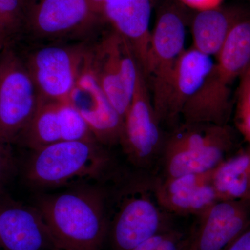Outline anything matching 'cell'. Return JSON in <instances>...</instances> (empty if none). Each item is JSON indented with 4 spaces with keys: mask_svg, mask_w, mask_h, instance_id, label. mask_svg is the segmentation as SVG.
Instances as JSON below:
<instances>
[{
    "mask_svg": "<svg viewBox=\"0 0 250 250\" xmlns=\"http://www.w3.org/2000/svg\"><path fill=\"white\" fill-rule=\"evenodd\" d=\"M111 156L97 141H60L33 151L26 179L40 188L87 185L102 178Z\"/></svg>",
    "mask_w": 250,
    "mask_h": 250,
    "instance_id": "cell-2",
    "label": "cell"
},
{
    "mask_svg": "<svg viewBox=\"0 0 250 250\" xmlns=\"http://www.w3.org/2000/svg\"><path fill=\"white\" fill-rule=\"evenodd\" d=\"M235 142L228 125L184 123L164 140L160 158L164 177L214 170L228 159Z\"/></svg>",
    "mask_w": 250,
    "mask_h": 250,
    "instance_id": "cell-3",
    "label": "cell"
},
{
    "mask_svg": "<svg viewBox=\"0 0 250 250\" xmlns=\"http://www.w3.org/2000/svg\"><path fill=\"white\" fill-rule=\"evenodd\" d=\"M190 250H194V248H193V249H192V248H190Z\"/></svg>",
    "mask_w": 250,
    "mask_h": 250,
    "instance_id": "cell-32",
    "label": "cell"
},
{
    "mask_svg": "<svg viewBox=\"0 0 250 250\" xmlns=\"http://www.w3.org/2000/svg\"><path fill=\"white\" fill-rule=\"evenodd\" d=\"M95 12L102 18L101 14L104 5L107 0H88Z\"/></svg>",
    "mask_w": 250,
    "mask_h": 250,
    "instance_id": "cell-27",
    "label": "cell"
},
{
    "mask_svg": "<svg viewBox=\"0 0 250 250\" xmlns=\"http://www.w3.org/2000/svg\"><path fill=\"white\" fill-rule=\"evenodd\" d=\"M213 63L212 57L192 47L184 51L171 78L161 123L175 124L187 104L200 89Z\"/></svg>",
    "mask_w": 250,
    "mask_h": 250,
    "instance_id": "cell-16",
    "label": "cell"
},
{
    "mask_svg": "<svg viewBox=\"0 0 250 250\" xmlns=\"http://www.w3.org/2000/svg\"><path fill=\"white\" fill-rule=\"evenodd\" d=\"M191 241V235L173 228L154 235L131 250H187Z\"/></svg>",
    "mask_w": 250,
    "mask_h": 250,
    "instance_id": "cell-22",
    "label": "cell"
},
{
    "mask_svg": "<svg viewBox=\"0 0 250 250\" xmlns=\"http://www.w3.org/2000/svg\"><path fill=\"white\" fill-rule=\"evenodd\" d=\"M199 218L191 234L195 250H226L250 225V204L220 200Z\"/></svg>",
    "mask_w": 250,
    "mask_h": 250,
    "instance_id": "cell-12",
    "label": "cell"
},
{
    "mask_svg": "<svg viewBox=\"0 0 250 250\" xmlns=\"http://www.w3.org/2000/svg\"><path fill=\"white\" fill-rule=\"evenodd\" d=\"M164 140L147 80L139 67L132 99L123 120L120 144L129 162L145 169L160 159Z\"/></svg>",
    "mask_w": 250,
    "mask_h": 250,
    "instance_id": "cell-8",
    "label": "cell"
},
{
    "mask_svg": "<svg viewBox=\"0 0 250 250\" xmlns=\"http://www.w3.org/2000/svg\"><path fill=\"white\" fill-rule=\"evenodd\" d=\"M62 141H96L78 111L67 100L59 102Z\"/></svg>",
    "mask_w": 250,
    "mask_h": 250,
    "instance_id": "cell-20",
    "label": "cell"
},
{
    "mask_svg": "<svg viewBox=\"0 0 250 250\" xmlns=\"http://www.w3.org/2000/svg\"><path fill=\"white\" fill-rule=\"evenodd\" d=\"M213 171L156 181L152 190L156 202L167 213L200 217L220 200Z\"/></svg>",
    "mask_w": 250,
    "mask_h": 250,
    "instance_id": "cell-11",
    "label": "cell"
},
{
    "mask_svg": "<svg viewBox=\"0 0 250 250\" xmlns=\"http://www.w3.org/2000/svg\"><path fill=\"white\" fill-rule=\"evenodd\" d=\"M122 194L111 225L114 250H131L154 235L172 228L169 214L159 205L152 187L135 185Z\"/></svg>",
    "mask_w": 250,
    "mask_h": 250,
    "instance_id": "cell-7",
    "label": "cell"
},
{
    "mask_svg": "<svg viewBox=\"0 0 250 250\" xmlns=\"http://www.w3.org/2000/svg\"><path fill=\"white\" fill-rule=\"evenodd\" d=\"M159 0H107L101 16L132 47L143 73L147 65L151 15Z\"/></svg>",
    "mask_w": 250,
    "mask_h": 250,
    "instance_id": "cell-14",
    "label": "cell"
},
{
    "mask_svg": "<svg viewBox=\"0 0 250 250\" xmlns=\"http://www.w3.org/2000/svg\"><path fill=\"white\" fill-rule=\"evenodd\" d=\"M177 0H166L151 30L150 43L144 75L150 83L151 98L161 125L166 98L176 64L185 50L187 14Z\"/></svg>",
    "mask_w": 250,
    "mask_h": 250,
    "instance_id": "cell-4",
    "label": "cell"
},
{
    "mask_svg": "<svg viewBox=\"0 0 250 250\" xmlns=\"http://www.w3.org/2000/svg\"><path fill=\"white\" fill-rule=\"evenodd\" d=\"M250 13V10L236 5L195 11L190 23L192 47L215 57L233 27Z\"/></svg>",
    "mask_w": 250,
    "mask_h": 250,
    "instance_id": "cell-17",
    "label": "cell"
},
{
    "mask_svg": "<svg viewBox=\"0 0 250 250\" xmlns=\"http://www.w3.org/2000/svg\"><path fill=\"white\" fill-rule=\"evenodd\" d=\"M99 18L88 0H39L29 6L25 26L38 37H60L88 27Z\"/></svg>",
    "mask_w": 250,
    "mask_h": 250,
    "instance_id": "cell-13",
    "label": "cell"
},
{
    "mask_svg": "<svg viewBox=\"0 0 250 250\" xmlns=\"http://www.w3.org/2000/svg\"><path fill=\"white\" fill-rule=\"evenodd\" d=\"M8 37L6 34H5L4 31L0 29V44H3V45H6V42H7Z\"/></svg>",
    "mask_w": 250,
    "mask_h": 250,
    "instance_id": "cell-28",
    "label": "cell"
},
{
    "mask_svg": "<svg viewBox=\"0 0 250 250\" xmlns=\"http://www.w3.org/2000/svg\"><path fill=\"white\" fill-rule=\"evenodd\" d=\"M0 242L7 250L58 249L36 207L10 205L1 208Z\"/></svg>",
    "mask_w": 250,
    "mask_h": 250,
    "instance_id": "cell-15",
    "label": "cell"
},
{
    "mask_svg": "<svg viewBox=\"0 0 250 250\" xmlns=\"http://www.w3.org/2000/svg\"><path fill=\"white\" fill-rule=\"evenodd\" d=\"M248 1H250V0H248Z\"/></svg>",
    "mask_w": 250,
    "mask_h": 250,
    "instance_id": "cell-33",
    "label": "cell"
},
{
    "mask_svg": "<svg viewBox=\"0 0 250 250\" xmlns=\"http://www.w3.org/2000/svg\"><path fill=\"white\" fill-rule=\"evenodd\" d=\"M61 250V249H56V250Z\"/></svg>",
    "mask_w": 250,
    "mask_h": 250,
    "instance_id": "cell-31",
    "label": "cell"
},
{
    "mask_svg": "<svg viewBox=\"0 0 250 250\" xmlns=\"http://www.w3.org/2000/svg\"><path fill=\"white\" fill-rule=\"evenodd\" d=\"M87 50L83 46L47 45L29 54L26 63L41 98L67 100Z\"/></svg>",
    "mask_w": 250,
    "mask_h": 250,
    "instance_id": "cell-9",
    "label": "cell"
},
{
    "mask_svg": "<svg viewBox=\"0 0 250 250\" xmlns=\"http://www.w3.org/2000/svg\"><path fill=\"white\" fill-rule=\"evenodd\" d=\"M183 6L195 11H205L221 6L223 0H178Z\"/></svg>",
    "mask_w": 250,
    "mask_h": 250,
    "instance_id": "cell-25",
    "label": "cell"
},
{
    "mask_svg": "<svg viewBox=\"0 0 250 250\" xmlns=\"http://www.w3.org/2000/svg\"><path fill=\"white\" fill-rule=\"evenodd\" d=\"M88 50L67 100L84 119L98 143L104 147L120 144L123 118L112 106L93 75L88 62Z\"/></svg>",
    "mask_w": 250,
    "mask_h": 250,
    "instance_id": "cell-10",
    "label": "cell"
},
{
    "mask_svg": "<svg viewBox=\"0 0 250 250\" xmlns=\"http://www.w3.org/2000/svg\"><path fill=\"white\" fill-rule=\"evenodd\" d=\"M226 250H250V225Z\"/></svg>",
    "mask_w": 250,
    "mask_h": 250,
    "instance_id": "cell-26",
    "label": "cell"
},
{
    "mask_svg": "<svg viewBox=\"0 0 250 250\" xmlns=\"http://www.w3.org/2000/svg\"><path fill=\"white\" fill-rule=\"evenodd\" d=\"M235 123L243 139L250 145V77H241L238 87Z\"/></svg>",
    "mask_w": 250,
    "mask_h": 250,
    "instance_id": "cell-23",
    "label": "cell"
},
{
    "mask_svg": "<svg viewBox=\"0 0 250 250\" xmlns=\"http://www.w3.org/2000/svg\"><path fill=\"white\" fill-rule=\"evenodd\" d=\"M213 181L220 200L250 204V145L218 166L213 171Z\"/></svg>",
    "mask_w": 250,
    "mask_h": 250,
    "instance_id": "cell-18",
    "label": "cell"
},
{
    "mask_svg": "<svg viewBox=\"0 0 250 250\" xmlns=\"http://www.w3.org/2000/svg\"><path fill=\"white\" fill-rule=\"evenodd\" d=\"M40 101L25 61L6 46L0 54V139L19 141Z\"/></svg>",
    "mask_w": 250,
    "mask_h": 250,
    "instance_id": "cell-5",
    "label": "cell"
},
{
    "mask_svg": "<svg viewBox=\"0 0 250 250\" xmlns=\"http://www.w3.org/2000/svg\"><path fill=\"white\" fill-rule=\"evenodd\" d=\"M14 169V161L9 145L0 139V193L7 184Z\"/></svg>",
    "mask_w": 250,
    "mask_h": 250,
    "instance_id": "cell-24",
    "label": "cell"
},
{
    "mask_svg": "<svg viewBox=\"0 0 250 250\" xmlns=\"http://www.w3.org/2000/svg\"><path fill=\"white\" fill-rule=\"evenodd\" d=\"M40 211L58 249L100 250L109 223L106 194L91 184L39 197Z\"/></svg>",
    "mask_w": 250,
    "mask_h": 250,
    "instance_id": "cell-1",
    "label": "cell"
},
{
    "mask_svg": "<svg viewBox=\"0 0 250 250\" xmlns=\"http://www.w3.org/2000/svg\"><path fill=\"white\" fill-rule=\"evenodd\" d=\"M59 102L41 98L35 114L19 140L31 150L62 141Z\"/></svg>",
    "mask_w": 250,
    "mask_h": 250,
    "instance_id": "cell-19",
    "label": "cell"
},
{
    "mask_svg": "<svg viewBox=\"0 0 250 250\" xmlns=\"http://www.w3.org/2000/svg\"><path fill=\"white\" fill-rule=\"evenodd\" d=\"M29 9L26 0H0V29L8 37L25 25Z\"/></svg>",
    "mask_w": 250,
    "mask_h": 250,
    "instance_id": "cell-21",
    "label": "cell"
},
{
    "mask_svg": "<svg viewBox=\"0 0 250 250\" xmlns=\"http://www.w3.org/2000/svg\"><path fill=\"white\" fill-rule=\"evenodd\" d=\"M90 69L112 106L124 120L134 93L139 64L128 41L114 29L88 48Z\"/></svg>",
    "mask_w": 250,
    "mask_h": 250,
    "instance_id": "cell-6",
    "label": "cell"
},
{
    "mask_svg": "<svg viewBox=\"0 0 250 250\" xmlns=\"http://www.w3.org/2000/svg\"><path fill=\"white\" fill-rule=\"evenodd\" d=\"M245 75H248V76L250 77V66L249 68H248V70H247L246 73H245Z\"/></svg>",
    "mask_w": 250,
    "mask_h": 250,
    "instance_id": "cell-30",
    "label": "cell"
},
{
    "mask_svg": "<svg viewBox=\"0 0 250 250\" xmlns=\"http://www.w3.org/2000/svg\"><path fill=\"white\" fill-rule=\"evenodd\" d=\"M5 47H6V45H3V44H0V54H1V52H2L3 49H4Z\"/></svg>",
    "mask_w": 250,
    "mask_h": 250,
    "instance_id": "cell-29",
    "label": "cell"
}]
</instances>
